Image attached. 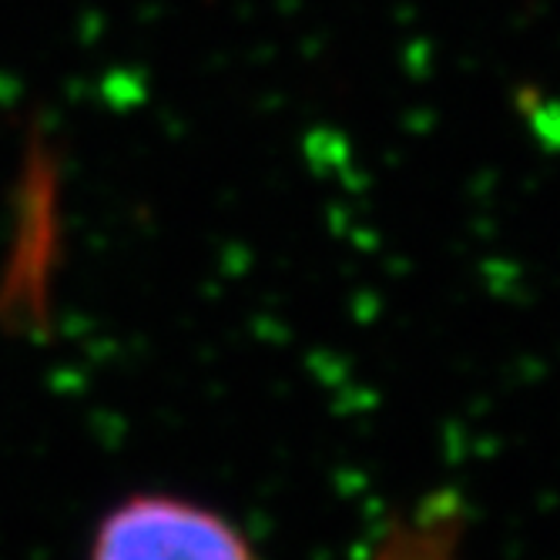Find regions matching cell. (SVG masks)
<instances>
[{"mask_svg": "<svg viewBox=\"0 0 560 560\" xmlns=\"http://www.w3.org/2000/svg\"><path fill=\"white\" fill-rule=\"evenodd\" d=\"M91 560H256L245 537L206 506L135 497L101 524Z\"/></svg>", "mask_w": 560, "mask_h": 560, "instance_id": "cell-1", "label": "cell"}]
</instances>
